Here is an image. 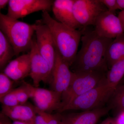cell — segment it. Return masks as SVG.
Wrapping results in <instances>:
<instances>
[{
  "mask_svg": "<svg viewBox=\"0 0 124 124\" xmlns=\"http://www.w3.org/2000/svg\"><path fill=\"white\" fill-rule=\"evenodd\" d=\"M31 57L30 76L33 86L38 87L40 83H50L51 76L48 62L40 54L36 42V38L33 37L32 46L30 51Z\"/></svg>",
  "mask_w": 124,
  "mask_h": 124,
  "instance_id": "cell-10",
  "label": "cell"
},
{
  "mask_svg": "<svg viewBox=\"0 0 124 124\" xmlns=\"http://www.w3.org/2000/svg\"><path fill=\"white\" fill-rule=\"evenodd\" d=\"M75 1V0H55L53 3L52 10L58 22L73 29H82L73 14Z\"/></svg>",
  "mask_w": 124,
  "mask_h": 124,
  "instance_id": "cell-14",
  "label": "cell"
},
{
  "mask_svg": "<svg viewBox=\"0 0 124 124\" xmlns=\"http://www.w3.org/2000/svg\"><path fill=\"white\" fill-rule=\"evenodd\" d=\"M94 26L96 33L104 38L113 39L124 33V28L120 19L108 10L99 16Z\"/></svg>",
  "mask_w": 124,
  "mask_h": 124,
  "instance_id": "cell-11",
  "label": "cell"
},
{
  "mask_svg": "<svg viewBox=\"0 0 124 124\" xmlns=\"http://www.w3.org/2000/svg\"><path fill=\"white\" fill-rule=\"evenodd\" d=\"M0 101L2 105L5 106L12 107L20 104L18 101L15 89L0 98Z\"/></svg>",
  "mask_w": 124,
  "mask_h": 124,
  "instance_id": "cell-24",
  "label": "cell"
},
{
  "mask_svg": "<svg viewBox=\"0 0 124 124\" xmlns=\"http://www.w3.org/2000/svg\"><path fill=\"white\" fill-rule=\"evenodd\" d=\"M31 69L30 52L10 61L3 71L14 81L21 80L29 76Z\"/></svg>",
  "mask_w": 124,
  "mask_h": 124,
  "instance_id": "cell-15",
  "label": "cell"
},
{
  "mask_svg": "<svg viewBox=\"0 0 124 124\" xmlns=\"http://www.w3.org/2000/svg\"><path fill=\"white\" fill-rule=\"evenodd\" d=\"M42 22L49 28L57 51L71 67L77 54L82 31L59 22L51 17L46 10L42 11Z\"/></svg>",
  "mask_w": 124,
  "mask_h": 124,
  "instance_id": "cell-2",
  "label": "cell"
},
{
  "mask_svg": "<svg viewBox=\"0 0 124 124\" xmlns=\"http://www.w3.org/2000/svg\"><path fill=\"white\" fill-rule=\"evenodd\" d=\"M82 46L71 67L73 72L102 71L107 72V50L113 39L102 37L94 30L81 29Z\"/></svg>",
  "mask_w": 124,
  "mask_h": 124,
  "instance_id": "cell-1",
  "label": "cell"
},
{
  "mask_svg": "<svg viewBox=\"0 0 124 124\" xmlns=\"http://www.w3.org/2000/svg\"><path fill=\"white\" fill-rule=\"evenodd\" d=\"M1 108L2 114L11 119L13 121H19L33 124L37 115L36 107L29 103L12 107L2 105Z\"/></svg>",
  "mask_w": 124,
  "mask_h": 124,
  "instance_id": "cell-16",
  "label": "cell"
},
{
  "mask_svg": "<svg viewBox=\"0 0 124 124\" xmlns=\"http://www.w3.org/2000/svg\"><path fill=\"white\" fill-rule=\"evenodd\" d=\"M37 115L33 124H62V114H52L41 110L36 107Z\"/></svg>",
  "mask_w": 124,
  "mask_h": 124,
  "instance_id": "cell-21",
  "label": "cell"
},
{
  "mask_svg": "<svg viewBox=\"0 0 124 124\" xmlns=\"http://www.w3.org/2000/svg\"><path fill=\"white\" fill-rule=\"evenodd\" d=\"M62 95L53 90L31 87V98L36 107L41 110L51 113L57 111L60 113L62 108Z\"/></svg>",
  "mask_w": 124,
  "mask_h": 124,
  "instance_id": "cell-9",
  "label": "cell"
},
{
  "mask_svg": "<svg viewBox=\"0 0 124 124\" xmlns=\"http://www.w3.org/2000/svg\"><path fill=\"white\" fill-rule=\"evenodd\" d=\"M118 17L121 21V23L124 28V9L120 12Z\"/></svg>",
  "mask_w": 124,
  "mask_h": 124,
  "instance_id": "cell-30",
  "label": "cell"
},
{
  "mask_svg": "<svg viewBox=\"0 0 124 124\" xmlns=\"http://www.w3.org/2000/svg\"><path fill=\"white\" fill-rule=\"evenodd\" d=\"M73 10L75 19L82 29L94 26L99 16L108 10L100 0H75Z\"/></svg>",
  "mask_w": 124,
  "mask_h": 124,
  "instance_id": "cell-6",
  "label": "cell"
},
{
  "mask_svg": "<svg viewBox=\"0 0 124 124\" xmlns=\"http://www.w3.org/2000/svg\"><path fill=\"white\" fill-rule=\"evenodd\" d=\"M108 106L116 113L124 111V84L117 86L112 94Z\"/></svg>",
  "mask_w": 124,
  "mask_h": 124,
  "instance_id": "cell-20",
  "label": "cell"
},
{
  "mask_svg": "<svg viewBox=\"0 0 124 124\" xmlns=\"http://www.w3.org/2000/svg\"><path fill=\"white\" fill-rule=\"evenodd\" d=\"M54 0H9L7 15L18 20L39 11L48 12L52 9Z\"/></svg>",
  "mask_w": 124,
  "mask_h": 124,
  "instance_id": "cell-8",
  "label": "cell"
},
{
  "mask_svg": "<svg viewBox=\"0 0 124 124\" xmlns=\"http://www.w3.org/2000/svg\"><path fill=\"white\" fill-rule=\"evenodd\" d=\"M111 110L108 106L79 113L62 114V124H96Z\"/></svg>",
  "mask_w": 124,
  "mask_h": 124,
  "instance_id": "cell-13",
  "label": "cell"
},
{
  "mask_svg": "<svg viewBox=\"0 0 124 124\" xmlns=\"http://www.w3.org/2000/svg\"><path fill=\"white\" fill-rule=\"evenodd\" d=\"M100 1L106 7L108 11L114 13L118 9L116 0H100Z\"/></svg>",
  "mask_w": 124,
  "mask_h": 124,
  "instance_id": "cell-25",
  "label": "cell"
},
{
  "mask_svg": "<svg viewBox=\"0 0 124 124\" xmlns=\"http://www.w3.org/2000/svg\"><path fill=\"white\" fill-rule=\"evenodd\" d=\"M124 58V33L118 36L108 46L106 53L108 67Z\"/></svg>",
  "mask_w": 124,
  "mask_h": 124,
  "instance_id": "cell-17",
  "label": "cell"
},
{
  "mask_svg": "<svg viewBox=\"0 0 124 124\" xmlns=\"http://www.w3.org/2000/svg\"><path fill=\"white\" fill-rule=\"evenodd\" d=\"M31 85L24 82L22 85L15 89L18 101L20 104L27 102L29 98H31Z\"/></svg>",
  "mask_w": 124,
  "mask_h": 124,
  "instance_id": "cell-22",
  "label": "cell"
},
{
  "mask_svg": "<svg viewBox=\"0 0 124 124\" xmlns=\"http://www.w3.org/2000/svg\"><path fill=\"white\" fill-rule=\"evenodd\" d=\"M116 121L117 124H124V111L119 114Z\"/></svg>",
  "mask_w": 124,
  "mask_h": 124,
  "instance_id": "cell-26",
  "label": "cell"
},
{
  "mask_svg": "<svg viewBox=\"0 0 124 124\" xmlns=\"http://www.w3.org/2000/svg\"><path fill=\"white\" fill-rule=\"evenodd\" d=\"M107 72L98 71L73 72L70 85L62 94V109L75 98L97 86L106 77Z\"/></svg>",
  "mask_w": 124,
  "mask_h": 124,
  "instance_id": "cell-5",
  "label": "cell"
},
{
  "mask_svg": "<svg viewBox=\"0 0 124 124\" xmlns=\"http://www.w3.org/2000/svg\"><path fill=\"white\" fill-rule=\"evenodd\" d=\"M100 124H117L116 119L112 118H108Z\"/></svg>",
  "mask_w": 124,
  "mask_h": 124,
  "instance_id": "cell-27",
  "label": "cell"
},
{
  "mask_svg": "<svg viewBox=\"0 0 124 124\" xmlns=\"http://www.w3.org/2000/svg\"><path fill=\"white\" fill-rule=\"evenodd\" d=\"M35 24L37 45L40 54L49 64L52 77L56 58L55 43L49 28L41 19L37 20Z\"/></svg>",
  "mask_w": 124,
  "mask_h": 124,
  "instance_id": "cell-7",
  "label": "cell"
},
{
  "mask_svg": "<svg viewBox=\"0 0 124 124\" xmlns=\"http://www.w3.org/2000/svg\"><path fill=\"white\" fill-rule=\"evenodd\" d=\"M56 49V58L50 82L52 90L62 94L70 84L73 72Z\"/></svg>",
  "mask_w": 124,
  "mask_h": 124,
  "instance_id": "cell-12",
  "label": "cell"
},
{
  "mask_svg": "<svg viewBox=\"0 0 124 124\" xmlns=\"http://www.w3.org/2000/svg\"><path fill=\"white\" fill-rule=\"evenodd\" d=\"M11 124H30L26 122H19V121H13Z\"/></svg>",
  "mask_w": 124,
  "mask_h": 124,
  "instance_id": "cell-31",
  "label": "cell"
},
{
  "mask_svg": "<svg viewBox=\"0 0 124 124\" xmlns=\"http://www.w3.org/2000/svg\"><path fill=\"white\" fill-rule=\"evenodd\" d=\"M14 81L4 72L0 74V98L12 91Z\"/></svg>",
  "mask_w": 124,
  "mask_h": 124,
  "instance_id": "cell-23",
  "label": "cell"
},
{
  "mask_svg": "<svg viewBox=\"0 0 124 124\" xmlns=\"http://www.w3.org/2000/svg\"><path fill=\"white\" fill-rule=\"evenodd\" d=\"M9 0H0V9L4 8L7 5H8Z\"/></svg>",
  "mask_w": 124,
  "mask_h": 124,
  "instance_id": "cell-28",
  "label": "cell"
},
{
  "mask_svg": "<svg viewBox=\"0 0 124 124\" xmlns=\"http://www.w3.org/2000/svg\"><path fill=\"white\" fill-rule=\"evenodd\" d=\"M15 55L13 46L5 35L0 31V69L4 70L11 58Z\"/></svg>",
  "mask_w": 124,
  "mask_h": 124,
  "instance_id": "cell-19",
  "label": "cell"
},
{
  "mask_svg": "<svg viewBox=\"0 0 124 124\" xmlns=\"http://www.w3.org/2000/svg\"><path fill=\"white\" fill-rule=\"evenodd\" d=\"M124 76V58L113 64L106 75L107 82L115 90Z\"/></svg>",
  "mask_w": 124,
  "mask_h": 124,
  "instance_id": "cell-18",
  "label": "cell"
},
{
  "mask_svg": "<svg viewBox=\"0 0 124 124\" xmlns=\"http://www.w3.org/2000/svg\"><path fill=\"white\" fill-rule=\"evenodd\" d=\"M0 30L10 43L17 56L22 52L30 51L35 32V24H30L0 13Z\"/></svg>",
  "mask_w": 124,
  "mask_h": 124,
  "instance_id": "cell-3",
  "label": "cell"
},
{
  "mask_svg": "<svg viewBox=\"0 0 124 124\" xmlns=\"http://www.w3.org/2000/svg\"><path fill=\"white\" fill-rule=\"evenodd\" d=\"M114 91L108 84L106 77L95 88L72 100L60 113L71 110L85 111L104 107Z\"/></svg>",
  "mask_w": 124,
  "mask_h": 124,
  "instance_id": "cell-4",
  "label": "cell"
},
{
  "mask_svg": "<svg viewBox=\"0 0 124 124\" xmlns=\"http://www.w3.org/2000/svg\"><path fill=\"white\" fill-rule=\"evenodd\" d=\"M0 124H11V123L7 122H0Z\"/></svg>",
  "mask_w": 124,
  "mask_h": 124,
  "instance_id": "cell-32",
  "label": "cell"
},
{
  "mask_svg": "<svg viewBox=\"0 0 124 124\" xmlns=\"http://www.w3.org/2000/svg\"><path fill=\"white\" fill-rule=\"evenodd\" d=\"M118 9H124V0H116Z\"/></svg>",
  "mask_w": 124,
  "mask_h": 124,
  "instance_id": "cell-29",
  "label": "cell"
}]
</instances>
